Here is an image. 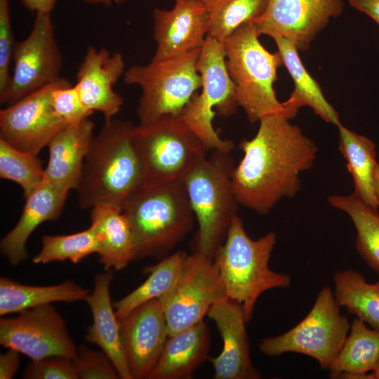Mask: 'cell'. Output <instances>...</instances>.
<instances>
[{"instance_id": "obj_1", "label": "cell", "mask_w": 379, "mask_h": 379, "mask_svg": "<svg viewBox=\"0 0 379 379\" xmlns=\"http://www.w3.org/2000/svg\"><path fill=\"white\" fill-rule=\"evenodd\" d=\"M258 122L255 135L239 144L244 156L234 168L232 186L239 204L262 215L296 194L300 173L312 166L317 147L282 112Z\"/></svg>"}, {"instance_id": "obj_2", "label": "cell", "mask_w": 379, "mask_h": 379, "mask_svg": "<svg viewBox=\"0 0 379 379\" xmlns=\"http://www.w3.org/2000/svg\"><path fill=\"white\" fill-rule=\"evenodd\" d=\"M144 183V168L131 122L105 120L94 135L77 189L83 208L108 205L122 210Z\"/></svg>"}, {"instance_id": "obj_3", "label": "cell", "mask_w": 379, "mask_h": 379, "mask_svg": "<svg viewBox=\"0 0 379 379\" xmlns=\"http://www.w3.org/2000/svg\"><path fill=\"white\" fill-rule=\"evenodd\" d=\"M122 211L135 239L134 260L166 257L193 227L194 215L182 179L142 185Z\"/></svg>"}, {"instance_id": "obj_4", "label": "cell", "mask_w": 379, "mask_h": 379, "mask_svg": "<svg viewBox=\"0 0 379 379\" xmlns=\"http://www.w3.org/2000/svg\"><path fill=\"white\" fill-rule=\"evenodd\" d=\"M276 241V234L272 232L258 239H251L241 219L236 215L213 257L227 298L241 305L247 322L263 293L291 285L288 274L274 272L269 267Z\"/></svg>"}, {"instance_id": "obj_5", "label": "cell", "mask_w": 379, "mask_h": 379, "mask_svg": "<svg viewBox=\"0 0 379 379\" xmlns=\"http://www.w3.org/2000/svg\"><path fill=\"white\" fill-rule=\"evenodd\" d=\"M230 152L212 151L182 178L198 225L194 251L212 259L237 215L232 186L235 165Z\"/></svg>"}, {"instance_id": "obj_6", "label": "cell", "mask_w": 379, "mask_h": 379, "mask_svg": "<svg viewBox=\"0 0 379 379\" xmlns=\"http://www.w3.org/2000/svg\"><path fill=\"white\" fill-rule=\"evenodd\" d=\"M252 22L236 29L223 43L226 65L235 88L239 107L253 124L264 116L283 112L282 102L276 95L274 84L283 65L279 52L270 53L259 41Z\"/></svg>"}, {"instance_id": "obj_7", "label": "cell", "mask_w": 379, "mask_h": 379, "mask_svg": "<svg viewBox=\"0 0 379 379\" xmlns=\"http://www.w3.org/2000/svg\"><path fill=\"white\" fill-rule=\"evenodd\" d=\"M200 50L147 65H135L125 71L124 81L138 86L141 95L136 109L140 123L165 116H179L201 88L197 70Z\"/></svg>"}, {"instance_id": "obj_8", "label": "cell", "mask_w": 379, "mask_h": 379, "mask_svg": "<svg viewBox=\"0 0 379 379\" xmlns=\"http://www.w3.org/2000/svg\"><path fill=\"white\" fill-rule=\"evenodd\" d=\"M200 93H196L178 117L204 143L209 151H231L234 143L223 140L215 130L217 113L228 117L239 107L235 85L228 72L224 44L207 37L197 60Z\"/></svg>"}, {"instance_id": "obj_9", "label": "cell", "mask_w": 379, "mask_h": 379, "mask_svg": "<svg viewBox=\"0 0 379 379\" xmlns=\"http://www.w3.org/2000/svg\"><path fill=\"white\" fill-rule=\"evenodd\" d=\"M135 139L144 168L143 185L182 179L209 152L178 116L139 123Z\"/></svg>"}, {"instance_id": "obj_10", "label": "cell", "mask_w": 379, "mask_h": 379, "mask_svg": "<svg viewBox=\"0 0 379 379\" xmlns=\"http://www.w3.org/2000/svg\"><path fill=\"white\" fill-rule=\"evenodd\" d=\"M340 308L332 289L324 286L306 317L288 331L263 338L260 350L271 357L288 352L305 354L317 360L321 368L328 369L350 328Z\"/></svg>"}, {"instance_id": "obj_11", "label": "cell", "mask_w": 379, "mask_h": 379, "mask_svg": "<svg viewBox=\"0 0 379 379\" xmlns=\"http://www.w3.org/2000/svg\"><path fill=\"white\" fill-rule=\"evenodd\" d=\"M226 298L213 260L196 251L187 254L175 284L159 298L169 335L204 321L210 308Z\"/></svg>"}, {"instance_id": "obj_12", "label": "cell", "mask_w": 379, "mask_h": 379, "mask_svg": "<svg viewBox=\"0 0 379 379\" xmlns=\"http://www.w3.org/2000/svg\"><path fill=\"white\" fill-rule=\"evenodd\" d=\"M12 62L8 87L0 97L3 105H11L62 78V54L50 13H36L27 36L15 43Z\"/></svg>"}, {"instance_id": "obj_13", "label": "cell", "mask_w": 379, "mask_h": 379, "mask_svg": "<svg viewBox=\"0 0 379 379\" xmlns=\"http://www.w3.org/2000/svg\"><path fill=\"white\" fill-rule=\"evenodd\" d=\"M0 344L32 360L50 356L74 359L77 348L65 319L51 304L35 307L0 320Z\"/></svg>"}, {"instance_id": "obj_14", "label": "cell", "mask_w": 379, "mask_h": 379, "mask_svg": "<svg viewBox=\"0 0 379 379\" xmlns=\"http://www.w3.org/2000/svg\"><path fill=\"white\" fill-rule=\"evenodd\" d=\"M61 79L1 109L0 139L34 155L47 147L68 125L57 116L51 104L52 91Z\"/></svg>"}, {"instance_id": "obj_15", "label": "cell", "mask_w": 379, "mask_h": 379, "mask_svg": "<svg viewBox=\"0 0 379 379\" xmlns=\"http://www.w3.org/2000/svg\"><path fill=\"white\" fill-rule=\"evenodd\" d=\"M343 8V0H268L264 12L251 22L260 35L289 39L305 51Z\"/></svg>"}, {"instance_id": "obj_16", "label": "cell", "mask_w": 379, "mask_h": 379, "mask_svg": "<svg viewBox=\"0 0 379 379\" xmlns=\"http://www.w3.org/2000/svg\"><path fill=\"white\" fill-rule=\"evenodd\" d=\"M119 320L132 379H147L169 337L161 302L149 300Z\"/></svg>"}, {"instance_id": "obj_17", "label": "cell", "mask_w": 379, "mask_h": 379, "mask_svg": "<svg viewBox=\"0 0 379 379\" xmlns=\"http://www.w3.org/2000/svg\"><path fill=\"white\" fill-rule=\"evenodd\" d=\"M152 20L157 44L152 60L167 59L201 49L207 38V7L199 1L175 0L171 10L155 8Z\"/></svg>"}, {"instance_id": "obj_18", "label": "cell", "mask_w": 379, "mask_h": 379, "mask_svg": "<svg viewBox=\"0 0 379 379\" xmlns=\"http://www.w3.org/2000/svg\"><path fill=\"white\" fill-rule=\"evenodd\" d=\"M125 73L124 57L105 48H87L77 73L75 86L87 111L100 112L105 120L113 119L124 101L114 86Z\"/></svg>"}, {"instance_id": "obj_19", "label": "cell", "mask_w": 379, "mask_h": 379, "mask_svg": "<svg viewBox=\"0 0 379 379\" xmlns=\"http://www.w3.org/2000/svg\"><path fill=\"white\" fill-rule=\"evenodd\" d=\"M207 316L215 323L222 340L221 352L210 358L215 379H258L260 373L253 366L242 307L226 298L214 304Z\"/></svg>"}, {"instance_id": "obj_20", "label": "cell", "mask_w": 379, "mask_h": 379, "mask_svg": "<svg viewBox=\"0 0 379 379\" xmlns=\"http://www.w3.org/2000/svg\"><path fill=\"white\" fill-rule=\"evenodd\" d=\"M94 122L88 118L65 126L50 140L44 180L69 192L76 190L94 137Z\"/></svg>"}, {"instance_id": "obj_21", "label": "cell", "mask_w": 379, "mask_h": 379, "mask_svg": "<svg viewBox=\"0 0 379 379\" xmlns=\"http://www.w3.org/2000/svg\"><path fill=\"white\" fill-rule=\"evenodd\" d=\"M69 192L44 180L25 197L22 213L14 227L1 241V253L13 265L26 260L27 241L35 229L44 222L60 218Z\"/></svg>"}, {"instance_id": "obj_22", "label": "cell", "mask_w": 379, "mask_h": 379, "mask_svg": "<svg viewBox=\"0 0 379 379\" xmlns=\"http://www.w3.org/2000/svg\"><path fill=\"white\" fill-rule=\"evenodd\" d=\"M113 277L112 270H106L95 277L93 291L85 300L91 308L93 323L88 328L84 339L98 345L109 356L120 378L132 379L123 348L119 320L110 298Z\"/></svg>"}, {"instance_id": "obj_23", "label": "cell", "mask_w": 379, "mask_h": 379, "mask_svg": "<svg viewBox=\"0 0 379 379\" xmlns=\"http://www.w3.org/2000/svg\"><path fill=\"white\" fill-rule=\"evenodd\" d=\"M210 332L201 321L169 335L147 379H189L209 359Z\"/></svg>"}, {"instance_id": "obj_24", "label": "cell", "mask_w": 379, "mask_h": 379, "mask_svg": "<svg viewBox=\"0 0 379 379\" xmlns=\"http://www.w3.org/2000/svg\"><path fill=\"white\" fill-rule=\"evenodd\" d=\"M283 65L294 82V90L287 100L282 102L283 114L291 119L300 107L308 106L325 121L340 125L339 114L324 97L317 81L309 74L298 54L296 45L284 38L274 39Z\"/></svg>"}, {"instance_id": "obj_25", "label": "cell", "mask_w": 379, "mask_h": 379, "mask_svg": "<svg viewBox=\"0 0 379 379\" xmlns=\"http://www.w3.org/2000/svg\"><path fill=\"white\" fill-rule=\"evenodd\" d=\"M91 221L99 243L97 254L105 270L125 269L135 260V242L122 210L108 205L95 206L91 208Z\"/></svg>"}, {"instance_id": "obj_26", "label": "cell", "mask_w": 379, "mask_h": 379, "mask_svg": "<svg viewBox=\"0 0 379 379\" xmlns=\"http://www.w3.org/2000/svg\"><path fill=\"white\" fill-rule=\"evenodd\" d=\"M379 365V330L355 317L349 333L331 365V378L366 379Z\"/></svg>"}, {"instance_id": "obj_27", "label": "cell", "mask_w": 379, "mask_h": 379, "mask_svg": "<svg viewBox=\"0 0 379 379\" xmlns=\"http://www.w3.org/2000/svg\"><path fill=\"white\" fill-rule=\"evenodd\" d=\"M89 291L72 281L52 286H29L0 278V315L20 312L53 302L85 300Z\"/></svg>"}, {"instance_id": "obj_28", "label": "cell", "mask_w": 379, "mask_h": 379, "mask_svg": "<svg viewBox=\"0 0 379 379\" xmlns=\"http://www.w3.org/2000/svg\"><path fill=\"white\" fill-rule=\"evenodd\" d=\"M339 129V149L347 161L354 192L367 205L377 210L379 206L373 188V173L376 165L375 145L366 136L357 134L342 124Z\"/></svg>"}, {"instance_id": "obj_29", "label": "cell", "mask_w": 379, "mask_h": 379, "mask_svg": "<svg viewBox=\"0 0 379 379\" xmlns=\"http://www.w3.org/2000/svg\"><path fill=\"white\" fill-rule=\"evenodd\" d=\"M333 282L334 295L340 306L379 330V279L370 284L359 272L347 269L338 272Z\"/></svg>"}, {"instance_id": "obj_30", "label": "cell", "mask_w": 379, "mask_h": 379, "mask_svg": "<svg viewBox=\"0 0 379 379\" xmlns=\"http://www.w3.org/2000/svg\"><path fill=\"white\" fill-rule=\"evenodd\" d=\"M334 208L346 213L357 231L356 248L379 279V215L354 193L333 195L328 199Z\"/></svg>"}, {"instance_id": "obj_31", "label": "cell", "mask_w": 379, "mask_h": 379, "mask_svg": "<svg viewBox=\"0 0 379 379\" xmlns=\"http://www.w3.org/2000/svg\"><path fill=\"white\" fill-rule=\"evenodd\" d=\"M187 253L176 251L161 259L156 265L147 267V279L128 295L117 301L114 305L119 319L139 305L154 298H160L175 284Z\"/></svg>"}, {"instance_id": "obj_32", "label": "cell", "mask_w": 379, "mask_h": 379, "mask_svg": "<svg viewBox=\"0 0 379 379\" xmlns=\"http://www.w3.org/2000/svg\"><path fill=\"white\" fill-rule=\"evenodd\" d=\"M268 0H211L206 4L207 37L224 43L242 25L260 16Z\"/></svg>"}, {"instance_id": "obj_33", "label": "cell", "mask_w": 379, "mask_h": 379, "mask_svg": "<svg viewBox=\"0 0 379 379\" xmlns=\"http://www.w3.org/2000/svg\"><path fill=\"white\" fill-rule=\"evenodd\" d=\"M99 243L95 228L70 234L44 235L41 248L34 256V264H47L55 261L69 260L77 264L93 253H98Z\"/></svg>"}, {"instance_id": "obj_34", "label": "cell", "mask_w": 379, "mask_h": 379, "mask_svg": "<svg viewBox=\"0 0 379 379\" xmlns=\"http://www.w3.org/2000/svg\"><path fill=\"white\" fill-rule=\"evenodd\" d=\"M45 168L34 155L20 150L0 139V178L15 182L25 198L44 180Z\"/></svg>"}, {"instance_id": "obj_35", "label": "cell", "mask_w": 379, "mask_h": 379, "mask_svg": "<svg viewBox=\"0 0 379 379\" xmlns=\"http://www.w3.org/2000/svg\"><path fill=\"white\" fill-rule=\"evenodd\" d=\"M51 104L57 116L67 124L81 121L92 114L84 107L75 85L65 78L53 90Z\"/></svg>"}, {"instance_id": "obj_36", "label": "cell", "mask_w": 379, "mask_h": 379, "mask_svg": "<svg viewBox=\"0 0 379 379\" xmlns=\"http://www.w3.org/2000/svg\"><path fill=\"white\" fill-rule=\"evenodd\" d=\"M80 379H118L119 374L109 356L81 345L73 359Z\"/></svg>"}, {"instance_id": "obj_37", "label": "cell", "mask_w": 379, "mask_h": 379, "mask_svg": "<svg viewBox=\"0 0 379 379\" xmlns=\"http://www.w3.org/2000/svg\"><path fill=\"white\" fill-rule=\"evenodd\" d=\"M25 379H78L72 359L62 356H50L32 361L26 366Z\"/></svg>"}, {"instance_id": "obj_38", "label": "cell", "mask_w": 379, "mask_h": 379, "mask_svg": "<svg viewBox=\"0 0 379 379\" xmlns=\"http://www.w3.org/2000/svg\"><path fill=\"white\" fill-rule=\"evenodd\" d=\"M14 41L10 0H0V97L6 93L10 82L11 65Z\"/></svg>"}, {"instance_id": "obj_39", "label": "cell", "mask_w": 379, "mask_h": 379, "mask_svg": "<svg viewBox=\"0 0 379 379\" xmlns=\"http://www.w3.org/2000/svg\"><path fill=\"white\" fill-rule=\"evenodd\" d=\"M20 365V352L8 349L0 354V378L11 379L18 372Z\"/></svg>"}, {"instance_id": "obj_40", "label": "cell", "mask_w": 379, "mask_h": 379, "mask_svg": "<svg viewBox=\"0 0 379 379\" xmlns=\"http://www.w3.org/2000/svg\"><path fill=\"white\" fill-rule=\"evenodd\" d=\"M355 9L364 13L379 25V0H349Z\"/></svg>"}, {"instance_id": "obj_41", "label": "cell", "mask_w": 379, "mask_h": 379, "mask_svg": "<svg viewBox=\"0 0 379 379\" xmlns=\"http://www.w3.org/2000/svg\"><path fill=\"white\" fill-rule=\"evenodd\" d=\"M24 6L36 13H51L58 0H20Z\"/></svg>"}, {"instance_id": "obj_42", "label": "cell", "mask_w": 379, "mask_h": 379, "mask_svg": "<svg viewBox=\"0 0 379 379\" xmlns=\"http://www.w3.org/2000/svg\"><path fill=\"white\" fill-rule=\"evenodd\" d=\"M373 188L374 192L379 204V164L375 166L373 173Z\"/></svg>"}, {"instance_id": "obj_43", "label": "cell", "mask_w": 379, "mask_h": 379, "mask_svg": "<svg viewBox=\"0 0 379 379\" xmlns=\"http://www.w3.org/2000/svg\"><path fill=\"white\" fill-rule=\"evenodd\" d=\"M84 2L91 4L103 5L109 6L113 3H115V0H81Z\"/></svg>"}, {"instance_id": "obj_44", "label": "cell", "mask_w": 379, "mask_h": 379, "mask_svg": "<svg viewBox=\"0 0 379 379\" xmlns=\"http://www.w3.org/2000/svg\"><path fill=\"white\" fill-rule=\"evenodd\" d=\"M367 378L379 379V365L373 372L368 375Z\"/></svg>"}, {"instance_id": "obj_45", "label": "cell", "mask_w": 379, "mask_h": 379, "mask_svg": "<svg viewBox=\"0 0 379 379\" xmlns=\"http://www.w3.org/2000/svg\"><path fill=\"white\" fill-rule=\"evenodd\" d=\"M197 1H199L200 2H202V3L205 4H206L207 3L211 1V0H197Z\"/></svg>"}, {"instance_id": "obj_46", "label": "cell", "mask_w": 379, "mask_h": 379, "mask_svg": "<svg viewBox=\"0 0 379 379\" xmlns=\"http://www.w3.org/2000/svg\"><path fill=\"white\" fill-rule=\"evenodd\" d=\"M126 0H115L116 4H121L124 2Z\"/></svg>"}]
</instances>
